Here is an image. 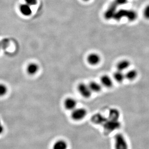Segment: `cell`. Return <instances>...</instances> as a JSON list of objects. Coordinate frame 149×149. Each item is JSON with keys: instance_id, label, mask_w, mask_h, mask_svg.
Segmentation results:
<instances>
[{"instance_id": "obj_1", "label": "cell", "mask_w": 149, "mask_h": 149, "mask_svg": "<svg viewBox=\"0 0 149 149\" xmlns=\"http://www.w3.org/2000/svg\"><path fill=\"white\" fill-rule=\"evenodd\" d=\"M114 147L115 149H128V143L122 134H117L114 136Z\"/></svg>"}, {"instance_id": "obj_2", "label": "cell", "mask_w": 149, "mask_h": 149, "mask_svg": "<svg viewBox=\"0 0 149 149\" xmlns=\"http://www.w3.org/2000/svg\"><path fill=\"white\" fill-rule=\"evenodd\" d=\"M104 129L108 132L118 130L121 127V123L119 120L111 119L107 118L105 122L102 125Z\"/></svg>"}, {"instance_id": "obj_3", "label": "cell", "mask_w": 149, "mask_h": 149, "mask_svg": "<svg viewBox=\"0 0 149 149\" xmlns=\"http://www.w3.org/2000/svg\"><path fill=\"white\" fill-rule=\"evenodd\" d=\"M87 115V111L84 108H76L72 111L71 116L75 121H80L84 119Z\"/></svg>"}, {"instance_id": "obj_4", "label": "cell", "mask_w": 149, "mask_h": 149, "mask_svg": "<svg viewBox=\"0 0 149 149\" xmlns=\"http://www.w3.org/2000/svg\"><path fill=\"white\" fill-rule=\"evenodd\" d=\"M78 90L79 93L83 97L85 98H89L91 96L92 92L90 89L88 84L84 83H81L78 85Z\"/></svg>"}, {"instance_id": "obj_5", "label": "cell", "mask_w": 149, "mask_h": 149, "mask_svg": "<svg viewBox=\"0 0 149 149\" xmlns=\"http://www.w3.org/2000/svg\"><path fill=\"white\" fill-rule=\"evenodd\" d=\"M101 58L99 54L97 53L90 54L88 56L87 58V61L88 63L91 65H97L100 62Z\"/></svg>"}, {"instance_id": "obj_6", "label": "cell", "mask_w": 149, "mask_h": 149, "mask_svg": "<svg viewBox=\"0 0 149 149\" xmlns=\"http://www.w3.org/2000/svg\"><path fill=\"white\" fill-rule=\"evenodd\" d=\"M64 107L68 110L72 111L77 107V102L72 97H68L64 101Z\"/></svg>"}, {"instance_id": "obj_7", "label": "cell", "mask_w": 149, "mask_h": 149, "mask_svg": "<svg viewBox=\"0 0 149 149\" xmlns=\"http://www.w3.org/2000/svg\"><path fill=\"white\" fill-rule=\"evenodd\" d=\"M130 66V61L127 59H123L120 61L117 64V70L121 72H124L128 69Z\"/></svg>"}, {"instance_id": "obj_8", "label": "cell", "mask_w": 149, "mask_h": 149, "mask_svg": "<svg viewBox=\"0 0 149 149\" xmlns=\"http://www.w3.org/2000/svg\"><path fill=\"white\" fill-rule=\"evenodd\" d=\"M101 84L107 88H111L113 85V82L111 78L107 75H104L101 77Z\"/></svg>"}, {"instance_id": "obj_9", "label": "cell", "mask_w": 149, "mask_h": 149, "mask_svg": "<svg viewBox=\"0 0 149 149\" xmlns=\"http://www.w3.org/2000/svg\"><path fill=\"white\" fill-rule=\"evenodd\" d=\"M107 118L101 114H96L92 117V122L97 125H102L104 124Z\"/></svg>"}, {"instance_id": "obj_10", "label": "cell", "mask_w": 149, "mask_h": 149, "mask_svg": "<svg viewBox=\"0 0 149 149\" xmlns=\"http://www.w3.org/2000/svg\"><path fill=\"white\" fill-rule=\"evenodd\" d=\"M120 116L119 111L116 108H111L109 111L108 118L113 120H119Z\"/></svg>"}, {"instance_id": "obj_11", "label": "cell", "mask_w": 149, "mask_h": 149, "mask_svg": "<svg viewBox=\"0 0 149 149\" xmlns=\"http://www.w3.org/2000/svg\"><path fill=\"white\" fill-rule=\"evenodd\" d=\"M67 143L63 139L56 141L53 147V149H67Z\"/></svg>"}, {"instance_id": "obj_12", "label": "cell", "mask_w": 149, "mask_h": 149, "mask_svg": "<svg viewBox=\"0 0 149 149\" xmlns=\"http://www.w3.org/2000/svg\"><path fill=\"white\" fill-rule=\"evenodd\" d=\"M88 86L92 92L98 93L100 92L102 89L101 84H100V83L95 82V81L90 82Z\"/></svg>"}, {"instance_id": "obj_13", "label": "cell", "mask_w": 149, "mask_h": 149, "mask_svg": "<svg viewBox=\"0 0 149 149\" xmlns=\"http://www.w3.org/2000/svg\"><path fill=\"white\" fill-rule=\"evenodd\" d=\"M138 75V72L136 70L132 69V70H128L127 73H125V78L128 80L133 81L137 77Z\"/></svg>"}, {"instance_id": "obj_14", "label": "cell", "mask_w": 149, "mask_h": 149, "mask_svg": "<svg viewBox=\"0 0 149 149\" xmlns=\"http://www.w3.org/2000/svg\"><path fill=\"white\" fill-rule=\"evenodd\" d=\"M113 78L116 82L122 83L124 81L125 78V74L123 72L117 70L113 74Z\"/></svg>"}, {"instance_id": "obj_15", "label": "cell", "mask_w": 149, "mask_h": 149, "mask_svg": "<svg viewBox=\"0 0 149 149\" xmlns=\"http://www.w3.org/2000/svg\"><path fill=\"white\" fill-rule=\"evenodd\" d=\"M20 9L21 13L24 16H30L32 12L31 6L27 3L21 5Z\"/></svg>"}, {"instance_id": "obj_16", "label": "cell", "mask_w": 149, "mask_h": 149, "mask_svg": "<svg viewBox=\"0 0 149 149\" xmlns=\"http://www.w3.org/2000/svg\"><path fill=\"white\" fill-rule=\"evenodd\" d=\"M39 67L38 65L35 63H31L27 67V72L30 75H34L38 72Z\"/></svg>"}, {"instance_id": "obj_17", "label": "cell", "mask_w": 149, "mask_h": 149, "mask_svg": "<svg viewBox=\"0 0 149 149\" xmlns=\"http://www.w3.org/2000/svg\"><path fill=\"white\" fill-rule=\"evenodd\" d=\"M7 92V87L3 84H0V97L6 95Z\"/></svg>"}, {"instance_id": "obj_18", "label": "cell", "mask_w": 149, "mask_h": 149, "mask_svg": "<svg viewBox=\"0 0 149 149\" xmlns=\"http://www.w3.org/2000/svg\"><path fill=\"white\" fill-rule=\"evenodd\" d=\"M144 16L145 18L149 19V5L146 6L145 7L143 12Z\"/></svg>"}, {"instance_id": "obj_19", "label": "cell", "mask_w": 149, "mask_h": 149, "mask_svg": "<svg viewBox=\"0 0 149 149\" xmlns=\"http://www.w3.org/2000/svg\"><path fill=\"white\" fill-rule=\"evenodd\" d=\"M26 3L29 6H33L36 4L37 0H25Z\"/></svg>"}, {"instance_id": "obj_20", "label": "cell", "mask_w": 149, "mask_h": 149, "mask_svg": "<svg viewBox=\"0 0 149 149\" xmlns=\"http://www.w3.org/2000/svg\"><path fill=\"white\" fill-rule=\"evenodd\" d=\"M1 47H2V45H1V42H0V49H1Z\"/></svg>"}, {"instance_id": "obj_21", "label": "cell", "mask_w": 149, "mask_h": 149, "mask_svg": "<svg viewBox=\"0 0 149 149\" xmlns=\"http://www.w3.org/2000/svg\"><path fill=\"white\" fill-rule=\"evenodd\" d=\"M83 1H90V0H83Z\"/></svg>"}]
</instances>
